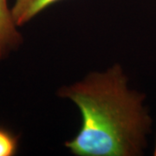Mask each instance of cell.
I'll return each instance as SVG.
<instances>
[{"instance_id": "cell-1", "label": "cell", "mask_w": 156, "mask_h": 156, "mask_svg": "<svg viewBox=\"0 0 156 156\" xmlns=\"http://www.w3.org/2000/svg\"><path fill=\"white\" fill-rule=\"evenodd\" d=\"M59 95L72 101L82 115L78 134L65 143L73 154L134 156L147 147L152 120L145 95L128 89L119 64L62 88Z\"/></svg>"}, {"instance_id": "cell-2", "label": "cell", "mask_w": 156, "mask_h": 156, "mask_svg": "<svg viewBox=\"0 0 156 156\" xmlns=\"http://www.w3.org/2000/svg\"><path fill=\"white\" fill-rule=\"evenodd\" d=\"M22 42L7 0H0V61L18 48Z\"/></svg>"}, {"instance_id": "cell-3", "label": "cell", "mask_w": 156, "mask_h": 156, "mask_svg": "<svg viewBox=\"0 0 156 156\" xmlns=\"http://www.w3.org/2000/svg\"><path fill=\"white\" fill-rule=\"evenodd\" d=\"M61 0H15L11 8L12 17L17 26L30 22L47 7Z\"/></svg>"}, {"instance_id": "cell-4", "label": "cell", "mask_w": 156, "mask_h": 156, "mask_svg": "<svg viewBox=\"0 0 156 156\" xmlns=\"http://www.w3.org/2000/svg\"><path fill=\"white\" fill-rule=\"evenodd\" d=\"M18 137L8 129L0 127V156H12L17 151Z\"/></svg>"}, {"instance_id": "cell-5", "label": "cell", "mask_w": 156, "mask_h": 156, "mask_svg": "<svg viewBox=\"0 0 156 156\" xmlns=\"http://www.w3.org/2000/svg\"><path fill=\"white\" fill-rule=\"evenodd\" d=\"M154 154L156 156V144H155V149H154Z\"/></svg>"}]
</instances>
